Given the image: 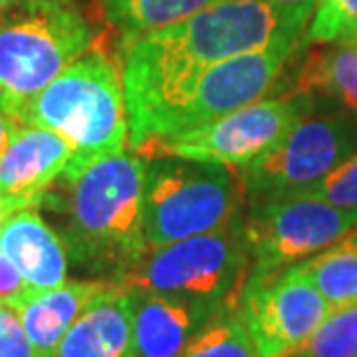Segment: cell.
Returning a JSON list of instances; mask_svg holds the SVG:
<instances>
[{
  "label": "cell",
  "instance_id": "cell-2",
  "mask_svg": "<svg viewBox=\"0 0 357 357\" xmlns=\"http://www.w3.org/2000/svg\"><path fill=\"white\" fill-rule=\"evenodd\" d=\"M146 158L137 151L93 162L70 181H59L66 195L52 190L42 204H54L66 220L61 237L70 262L98 281L119 283L149 251L144 239Z\"/></svg>",
  "mask_w": 357,
  "mask_h": 357
},
{
  "label": "cell",
  "instance_id": "cell-20",
  "mask_svg": "<svg viewBox=\"0 0 357 357\" xmlns=\"http://www.w3.org/2000/svg\"><path fill=\"white\" fill-rule=\"evenodd\" d=\"M181 357H258L237 309H225L199 330Z\"/></svg>",
  "mask_w": 357,
  "mask_h": 357
},
{
  "label": "cell",
  "instance_id": "cell-3",
  "mask_svg": "<svg viewBox=\"0 0 357 357\" xmlns=\"http://www.w3.org/2000/svg\"><path fill=\"white\" fill-rule=\"evenodd\" d=\"M17 121L49 128L73 146L66 172L70 181L93 162L128 146V112L121 70L102 52H89L21 107Z\"/></svg>",
  "mask_w": 357,
  "mask_h": 357
},
{
  "label": "cell",
  "instance_id": "cell-15",
  "mask_svg": "<svg viewBox=\"0 0 357 357\" xmlns=\"http://www.w3.org/2000/svg\"><path fill=\"white\" fill-rule=\"evenodd\" d=\"M54 357H137L130 290L107 285L66 332Z\"/></svg>",
  "mask_w": 357,
  "mask_h": 357
},
{
  "label": "cell",
  "instance_id": "cell-13",
  "mask_svg": "<svg viewBox=\"0 0 357 357\" xmlns=\"http://www.w3.org/2000/svg\"><path fill=\"white\" fill-rule=\"evenodd\" d=\"M130 290L132 339L137 357H181L192 337L227 306Z\"/></svg>",
  "mask_w": 357,
  "mask_h": 357
},
{
  "label": "cell",
  "instance_id": "cell-17",
  "mask_svg": "<svg viewBox=\"0 0 357 357\" xmlns=\"http://www.w3.org/2000/svg\"><path fill=\"white\" fill-rule=\"evenodd\" d=\"M223 0H100L102 17L119 33V52L142 35L176 24Z\"/></svg>",
  "mask_w": 357,
  "mask_h": 357
},
{
  "label": "cell",
  "instance_id": "cell-23",
  "mask_svg": "<svg viewBox=\"0 0 357 357\" xmlns=\"http://www.w3.org/2000/svg\"><path fill=\"white\" fill-rule=\"evenodd\" d=\"M299 195L318 197L334 206H344V209H357V151L348 155L344 162H339L313 188L299 192Z\"/></svg>",
  "mask_w": 357,
  "mask_h": 357
},
{
  "label": "cell",
  "instance_id": "cell-25",
  "mask_svg": "<svg viewBox=\"0 0 357 357\" xmlns=\"http://www.w3.org/2000/svg\"><path fill=\"white\" fill-rule=\"evenodd\" d=\"M38 292L28 285L21 271L14 267V262L0 251V306H10V309L19 311Z\"/></svg>",
  "mask_w": 357,
  "mask_h": 357
},
{
  "label": "cell",
  "instance_id": "cell-7",
  "mask_svg": "<svg viewBox=\"0 0 357 357\" xmlns=\"http://www.w3.org/2000/svg\"><path fill=\"white\" fill-rule=\"evenodd\" d=\"M244 225L253 258L246 283H260L339 241L357 227V209L285 195L251 204Z\"/></svg>",
  "mask_w": 357,
  "mask_h": 357
},
{
  "label": "cell",
  "instance_id": "cell-12",
  "mask_svg": "<svg viewBox=\"0 0 357 357\" xmlns=\"http://www.w3.org/2000/svg\"><path fill=\"white\" fill-rule=\"evenodd\" d=\"M73 158L66 137L49 128L14 119L10 139L0 155V199L7 211L38 209L59 183Z\"/></svg>",
  "mask_w": 357,
  "mask_h": 357
},
{
  "label": "cell",
  "instance_id": "cell-18",
  "mask_svg": "<svg viewBox=\"0 0 357 357\" xmlns=\"http://www.w3.org/2000/svg\"><path fill=\"white\" fill-rule=\"evenodd\" d=\"M295 269L316 285L332 311L357 304V227Z\"/></svg>",
  "mask_w": 357,
  "mask_h": 357
},
{
  "label": "cell",
  "instance_id": "cell-4",
  "mask_svg": "<svg viewBox=\"0 0 357 357\" xmlns=\"http://www.w3.org/2000/svg\"><path fill=\"white\" fill-rule=\"evenodd\" d=\"M251 265V244L239 216L220 230L149 248L119 285L237 309Z\"/></svg>",
  "mask_w": 357,
  "mask_h": 357
},
{
  "label": "cell",
  "instance_id": "cell-6",
  "mask_svg": "<svg viewBox=\"0 0 357 357\" xmlns=\"http://www.w3.org/2000/svg\"><path fill=\"white\" fill-rule=\"evenodd\" d=\"M93 45V31L77 7L26 12L0 21V112L17 119L21 107L47 89Z\"/></svg>",
  "mask_w": 357,
  "mask_h": 357
},
{
  "label": "cell",
  "instance_id": "cell-5",
  "mask_svg": "<svg viewBox=\"0 0 357 357\" xmlns=\"http://www.w3.org/2000/svg\"><path fill=\"white\" fill-rule=\"evenodd\" d=\"M234 167L190 158L146 160L144 239L149 248L174 244L230 225L246 199Z\"/></svg>",
  "mask_w": 357,
  "mask_h": 357
},
{
  "label": "cell",
  "instance_id": "cell-8",
  "mask_svg": "<svg viewBox=\"0 0 357 357\" xmlns=\"http://www.w3.org/2000/svg\"><path fill=\"white\" fill-rule=\"evenodd\" d=\"M309 109L311 100L302 93L274 100L262 98L209 123L146 142L137 149V153L146 160L174 155L239 169L267 153L292 130L299 119L309 114Z\"/></svg>",
  "mask_w": 357,
  "mask_h": 357
},
{
  "label": "cell",
  "instance_id": "cell-24",
  "mask_svg": "<svg viewBox=\"0 0 357 357\" xmlns=\"http://www.w3.org/2000/svg\"><path fill=\"white\" fill-rule=\"evenodd\" d=\"M0 357H40L19 313L10 306H0Z\"/></svg>",
  "mask_w": 357,
  "mask_h": 357
},
{
  "label": "cell",
  "instance_id": "cell-11",
  "mask_svg": "<svg viewBox=\"0 0 357 357\" xmlns=\"http://www.w3.org/2000/svg\"><path fill=\"white\" fill-rule=\"evenodd\" d=\"M295 33H281L267 47L216 63L199 77L185 102L174 112L165 135H176L262 100L297 47Z\"/></svg>",
  "mask_w": 357,
  "mask_h": 357
},
{
  "label": "cell",
  "instance_id": "cell-27",
  "mask_svg": "<svg viewBox=\"0 0 357 357\" xmlns=\"http://www.w3.org/2000/svg\"><path fill=\"white\" fill-rule=\"evenodd\" d=\"M79 0H21L26 12H56V10H68L75 7Z\"/></svg>",
  "mask_w": 357,
  "mask_h": 357
},
{
  "label": "cell",
  "instance_id": "cell-26",
  "mask_svg": "<svg viewBox=\"0 0 357 357\" xmlns=\"http://www.w3.org/2000/svg\"><path fill=\"white\" fill-rule=\"evenodd\" d=\"M262 3H267L276 12V17L288 31L299 35L309 24V19H313L320 0H262Z\"/></svg>",
  "mask_w": 357,
  "mask_h": 357
},
{
  "label": "cell",
  "instance_id": "cell-10",
  "mask_svg": "<svg viewBox=\"0 0 357 357\" xmlns=\"http://www.w3.org/2000/svg\"><path fill=\"white\" fill-rule=\"evenodd\" d=\"M237 313L258 357H283L304 344L332 313L330 302L295 267L260 283H246Z\"/></svg>",
  "mask_w": 357,
  "mask_h": 357
},
{
  "label": "cell",
  "instance_id": "cell-22",
  "mask_svg": "<svg viewBox=\"0 0 357 357\" xmlns=\"http://www.w3.org/2000/svg\"><path fill=\"white\" fill-rule=\"evenodd\" d=\"M313 45H355L357 0H320L309 26Z\"/></svg>",
  "mask_w": 357,
  "mask_h": 357
},
{
  "label": "cell",
  "instance_id": "cell-9",
  "mask_svg": "<svg viewBox=\"0 0 357 357\" xmlns=\"http://www.w3.org/2000/svg\"><path fill=\"white\" fill-rule=\"evenodd\" d=\"M355 144V132L346 121L325 116L299 119L267 153L237 169L248 204L299 195L313 188L357 151Z\"/></svg>",
  "mask_w": 357,
  "mask_h": 357
},
{
  "label": "cell",
  "instance_id": "cell-29",
  "mask_svg": "<svg viewBox=\"0 0 357 357\" xmlns=\"http://www.w3.org/2000/svg\"><path fill=\"white\" fill-rule=\"evenodd\" d=\"M7 216H12V213L7 211V206L3 204V199H0V227H3V223L7 220Z\"/></svg>",
  "mask_w": 357,
  "mask_h": 357
},
{
  "label": "cell",
  "instance_id": "cell-1",
  "mask_svg": "<svg viewBox=\"0 0 357 357\" xmlns=\"http://www.w3.org/2000/svg\"><path fill=\"white\" fill-rule=\"evenodd\" d=\"M281 33L292 31L262 0H223L132 40L121 54L132 151L165 135L169 119L206 70L267 47Z\"/></svg>",
  "mask_w": 357,
  "mask_h": 357
},
{
  "label": "cell",
  "instance_id": "cell-14",
  "mask_svg": "<svg viewBox=\"0 0 357 357\" xmlns=\"http://www.w3.org/2000/svg\"><path fill=\"white\" fill-rule=\"evenodd\" d=\"M0 251L35 292L59 288L68 281V246L38 209H21L7 216L0 227Z\"/></svg>",
  "mask_w": 357,
  "mask_h": 357
},
{
  "label": "cell",
  "instance_id": "cell-21",
  "mask_svg": "<svg viewBox=\"0 0 357 357\" xmlns=\"http://www.w3.org/2000/svg\"><path fill=\"white\" fill-rule=\"evenodd\" d=\"M283 357H357V304L332 311L304 344Z\"/></svg>",
  "mask_w": 357,
  "mask_h": 357
},
{
  "label": "cell",
  "instance_id": "cell-28",
  "mask_svg": "<svg viewBox=\"0 0 357 357\" xmlns=\"http://www.w3.org/2000/svg\"><path fill=\"white\" fill-rule=\"evenodd\" d=\"M12 123H14V119H12V116H7L5 112H0V155H3V151H5L7 139H10Z\"/></svg>",
  "mask_w": 357,
  "mask_h": 357
},
{
  "label": "cell",
  "instance_id": "cell-30",
  "mask_svg": "<svg viewBox=\"0 0 357 357\" xmlns=\"http://www.w3.org/2000/svg\"><path fill=\"white\" fill-rule=\"evenodd\" d=\"M12 3H17V0H0V12H3L5 7H10Z\"/></svg>",
  "mask_w": 357,
  "mask_h": 357
},
{
  "label": "cell",
  "instance_id": "cell-19",
  "mask_svg": "<svg viewBox=\"0 0 357 357\" xmlns=\"http://www.w3.org/2000/svg\"><path fill=\"white\" fill-rule=\"evenodd\" d=\"M297 93H323L357 112V45L311 52L297 75Z\"/></svg>",
  "mask_w": 357,
  "mask_h": 357
},
{
  "label": "cell",
  "instance_id": "cell-16",
  "mask_svg": "<svg viewBox=\"0 0 357 357\" xmlns=\"http://www.w3.org/2000/svg\"><path fill=\"white\" fill-rule=\"evenodd\" d=\"M107 281H66L59 288L38 292L17 311L40 357H54L66 332L82 311L107 288Z\"/></svg>",
  "mask_w": 357,
  "mask_h": 357
},
{
  "label": "cell",
  "instance_id": "cell-31",
  "mask_svg": "<svg viewBox=\"0 0 357 357\" xmlns=\"http://www.w3.org/2000/svg\"><path fill=\"white\" fill-rule=\"evenodd\" d=\"M355 45H357V42H355Z\"/></svg>",
  "mask_w": 357,
  "mask_h": 357
}]
</instances>
